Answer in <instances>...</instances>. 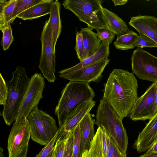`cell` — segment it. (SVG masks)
<instances>
[{
  "mask_svg": "<svg viewBox=\"0 0 157 157\" xmlns=\"http://www.w3.org/2000/svg\"><path fill=\"white\" fill-rule=\"evenodd\" d=\"M54 2L52 0H43L24 11L17 17L23 20H32L50 14Z\"/></svg>",
  "mask_w": 157,
  "mask_h": 157,
  "instance_id": "cell-20",
  "label": "cell"
},
{
  "mask_svg": "<svg viewBox=\"0 0 157 157\" xmlns=\"http://www.w3.org/2000/svg\"><path fill=\"white\" fill-rule=\"evenodd\" d=\"M138 81L133 74L114 69L104 85L103 98L118 113L122 120L129 115L138 98Z\"/></svg>",
  "mask_w": 157,
  "mask_h": 157,
  "instance_id": "cell-1",
  "label": "cell"
},
{
  "mask_svg": "<svg viewBox=\"0 0 157 157\" xmlns=\"http://www.w3.org/2000/svg\"><path fill=\"white\" fill-rule=\"evenodd\" d=\"M76 40L75 49L78 59L81 61L82 60L84 46L82 36L80 32L77 31L76 33Z\"/></svg>",
  "mask_w": 157,
  "mask_h": 157,
  "instance_id": "cell-32",
  "label": "cell"
},
{
  "mask_svg": "<svg viewBox=\"0 0 157 157\" xmlns=\"http://www.w3.org/2000/svg\"><path fill=\"white\" fill-rule=\"evenodd\" d=\"M97 35L101 42L110 44L113 41L115 34L108 28H100L96 29Z\"/></svg>",
  "mask_w": 157,
  "mask_h": 157,
  "instance_id": "cell-28",
  "label": "cell"
},
{
  "mask_svg": "<svg viewBox=\"0 0 157 157\" xmlns=\"http://www.w3.org/2000/svg\"><path fill=\"white\" fill-rule=\"evenodd\" d=\"M139 37L135 32L130 30L127 33L118 36L114 42L116 48L120 50H128L134 48L133 44Z\"/></svg>",
  "mask_w": 157,
  "mask_h": 157,
  "instance_id": "cell-24",
  "label": "cell"
},
{
  "mask_svg": "<svg viewBox=\"0 0 157 157\" xmlns=\"http://www.w3.org/2000/svg\"><path fill=\"white\" fill-rule=\"evenodd\" d=\"M58 132L51 141L43 148L36 157H53L55 145L57 140Z\"/></svg>",
  "mask_w": 157,
  "mask_h": 157,
  "instance_id": "cell-29",
  "label": "cell"
},
{
  "mask_svg": "<svg viewBox=\"0 0 157 157\" xmlns=\"http://www.w3.org/2000/svg\"><path fill=\"white\" fill-rule=\"evenodd\" d=\"M129 24L139 33L146 36L157 44V18L148 15H139L132 17Z\"/></svg>",
  "mask_w": 157,
  "mask_h": 157,
  "instance_id": "cell-15",
  "label": "cell"
},
{
  "mask_svg": "<svg viewBox=\"0 0 157 157\" xmlns=\"http://www.w3.org/2000/svg\"><path fill=\"white\" fill-rule=\"evenodd\" d=\"M82 157H90L88 150H86L83 153Z\"/></svg>",
  "mask_w": 157,
  "mask_h": 157,
  "instance_id": "cell-41",
  "label": "cell"
},
{
  "mask_svg": "<svg viewBox=\"0 0 157 157\" xmlns=\"http://www.w3.org/2000/svg\"><path fill=\"white\" fill-rule=\"evenodd\" d=\"M139 157H157V152L145 153Z\"/></svg>",
  "mask_w": 157,
  "mask_h": 157,
  "instance_id": "cell-39",
  "label": "cell"
},
{
  "mask_svg": "<svg viewBox=\"0 0 157 157\" xmlns=\"http://www.w3.org/2000/svg\"><path fill=\"white\" fill-rule=\"evenodd\" d=\"M3 148L0 147V157H5L3 154Z\"/></svg>",
  "mask_w": 157,
  "mask_h": 157,
  "instance_id": "cell-42",
  "label": "cell"
},
{
  "mask_svg": "<svg viewBox=\"0 0 157 157\" xmlns=\"http://www.w3.org/2000/svg\"><path fill=\"white\" fill-rule=\"evenodd\" d=\"M72 132L67 139L63 157H72L73 156V137Z\"/></svg>",
  "mask_w": 157,
  "mask_h": 157,
  "instance_id": "cell-35",
  "label": "cell"
},
{
  "mask_svg": "<svg viewBox=\"0 0 157 157\" xmlns=\"http://www.w3.org/2000/svg\"><path fill=\"white\" fill-rule=\"evenodd\" d=\"M12 75L10 81H6L8 94L1 114L8 125H11L16 120L30 80L25 69L21 66H17Z\"/></svg>",
  "mask_w": 157,
  "mask_h": 157,
  "instance_id": "cell-4",
  "label": "cell"
},
{
  "mask_svg": "<svg viewBox=\"0 0 157 157\" xmlns=\"http://www.w3.org/2000/svg\"><path fill=\"white\" fill-rule=\"evenodd\" d=\"M41 53L38 67L48 82H52L56 79L55 76V49L54 48L52 31L50 20L45 21L40 38Z\"/></svg>",
  "mask_w": 157,
  "mask_h": 157,
  "instance_id": "cell-7",
  "label": "cell"
},
{
  "mask_svg": "<svg viewBox=\"0 0 157 157\" xmlns=\"http://www.w3.org/2000/svg\"><path fill=\"white\" fill-rule=\"evenodd\" d=\"M19 0H0V29L9 25L12 21V15Z\"/></svg>",
  "mask_w": 157,
  "mask_h": 157,
  "instance_id": "cell-23",
  "label": "cell"
},
{
  "mask_svg": "<svg viewBox=\"0 0 157 157\" xmlns=\"http://www.w3.org/2000/svg\"><path fill=\"white\" fill-rule=\"evenodd\" d=\"M67 139L62 141L57 140L55 145L53 157H63Z\"/></svg>",
  "mask_w": 157,
  "mask_h": 157,
  "instance_id": "cell-34",
  "label": "cell"
},
{
  "mask_svg": "<svg viewBox=\"0 0 157 157\" xmlns=\"http://www.w3.org/2000/svg\"><path fill=\"white\" fill-rule=\"evenodd\" d=\"M109 139V136L98 127L90 144L88 150L90 157H106Z\"/></svg>",
  "mask_w": 157,
  "mask_h": 157,
  "instance_id": "cell-16",
  "label": "cell"
},
{
  "mask_svg": "<svg viewBox=\"0 0 157 157\" xmlns=\"http://www.w3.org/2000/svg\"><path fill=\"white\" fill-rule=\"evenodd\" d=\"M94 116L90 113H88L79 124L82 155L84 151L88 150L90 142L95 134L94 125L95 121L93 118Z\"/></svg>",
  "mask_w": 157,
  "mask_h": 157,
  "instance_id": "cell-18",
  "label": "cell"
},
{
  "mask_svg": "<svg viewBox=\"0 0 157 157\" xmlns=\"http://www.w3.org/2000/svg\"><path fill=\"white\" fill-rule=\"evenodd\" d=\"M28 145L25 147L17 157H27Z\"/></svg>",
  "mask_w": 157,
  "mask_h": 157,
  "instance_id": "cell-38",
  "label": "cell"
},
{
  "mask_svg": "<svg viewBox=\"0 0 157 157\" xmlns=\"http://www.w3.org/2000/svg\"><path fill=\"white\" fill-rule=\"evenodd\" d=\"M73 137V148L72 157H82L80 136L79 124L72 132Z\"/></svg>",
  "mask_w": 157,
  "mask_h": 157,
  "instance_id": "cell-27",
  "label": "cell"
},
{
  "mask_svg": "<svg viewBox=\"0 0 157 157\" xmlns=\"http://www.w3.org/2000/svg\"><path fill=\"white\" fill-rule=\"evenodd\" d=\"M43 0H19L12 14V21L13 22L20 14L31 7L41 2Z\"/></svg>",
  "mask_w": 157,
  "mask_h": 157,
  "instance_id": "cell-25",
  "label": "cell"
},
{
  "mask_svg": "<svg viewBox=\"0 0 157 157\" xmlns=\"http://www.w3.org/2000/svg\"><path fill=\"white\" fill-rule=\"evenodd\" d=\"M30 129L27 118L14 123L9 135L7 143L9 157H17L28 144Z\"/></svg>",
  "mask_w": 157,
  "mask_h": 157,
  "instance_id": "cell-11",
  "label": "cell"
},
{
  "mask_svg": "<svg viewBox=\"0 0 157 157\" xmlns=\"http://www.w3.org/2000/svg\"><path fill=\"white\" fill-rule=\"evenodd\" d=\"M110 59L104 58L92 65L74 72L67 74H59L60 78L70 81L88 83L97 82L102 78V74Z\"/></svg>",
  "mask_w": 157,
  "mask_h": 157,
  "instance_id": "cell-12",
  "label": "cell"
},
{
  "mask_svg": "<svg viewBox=\"0 0 157 157\" xmlns=\"http://www.w3.org/2000/svg\"><path fill=\"white\" fill-rule=\"evenodd\" d=\"M80 32L82 36L84 46L83 60L96 52L102 42L97 33L88 26L82 28Z\"/></svg>",
  "mask_w": 157,
  "mask_h": 157,
  "instance_id": "cell-19",
  "label": "cell"
},
{
  "mask_svg": "<svg viewBox=\"0 0 157 157\" xmlns=\"http://www.w3.org/2000/svg\"><path fill=\"white\" fill-rule=\"evenodd\" d=\"M106 157H126L120 151L113 140L109 136Z\"/></svg>",
  "mask_w": 157,
  "mask_h": 157,
  "instance_id": "cell-31",
  "label": "cell"
},
{
  "mask_svg": "<svg viewBox=\"0 0 157 157\" xmlns=\"http://www.w3.org/2000/svg\"><path fill=\"white\" fill-rule=\"evenodd\" d=\"M95 103L93 99H90L78 106L68 117L63 124L59 127L57 140L62 141L67 139L84 117L90 113Z\"/></svg>",
  "mask_w": 157,
  "mask_h": 157,
  "instance_id": "cell-13",
  "label": "cell"
},
{
  "mask_svg": "<svg viewBox=\"0 0 157 157\" xmlns=\"http://www.w3.org/2000/svg\"><path fill=\"white\" fill-rule=\"evenodd\" d=\"M60 6L61 4L59 1H54L49 18L52 31L53 45L55 49L62 28L60 14Z\"/></svg>",
  "mask_w": 157,
  "mask_h": 157,
  "instance_id": "cell-22",
  "label": "cell"
},
{
  "mask_svg": "<svg viewBox=\"0 0 157 157\" xmlns=\"http://www.w3.org/2000/svg\"><path fill=\"white\" fill-rule=\"evenodd\" d=\"M102 9L107 28L117 36L126 34L130 31L126 23L118 15L103 7Z\"/></svg>",
  "mask_w": 157,
  "mask_h": 157,
  "instance_id": "cell-21",
  "label": "cell"
},
{
  "mask_svg": "<svg viewBox=\"0 0 157 157\" xmlns=\"http://www.w3.org/2000/svg\"><path fill=\"white\" fill-rule=\"evenodd\" d=\"M114 6L123 5L127 2V0H112Z\"/></svg>",
  "mask_w": 157,
  "mask_h": 157,
  "instance_id": "cell-37",
  "label": "cell"
},
{
  "mask_svg": "<svg viewBox=\"0 0 157 157\" xmlns=\"http://www.w3.org/2000/svg\"><path fill=\"white\" fill-rule=\"evenodd\" d=\"M95 92L89 83L70 81L61 92V95L55 110L59 127L62 125L68 117L83 102L93 99Z\"/></svg>",
  "mask_w": 157,
  "mask_h": 157,
  "instance_id": "cell-2",
  "label": "cell"
},
{
  "mask_svg": "<svg viewBox=\"0 0 157 157\" xmlns=\"http://www.w3.org/2000/svg\"><path fill=\"white\" fill-rule=\"evenodd\" d=\"M157 84V82H153L143 94L137 98L129 115L131 120H149L157 112L154 103Z\"/></svg>",
  "mask_w": 157,
  "mask_h": 157,
  "instance_id": "cell-10",
  "label": "cell"
},
{
  "mask_svg": "<svg viewBox=\"0 0 157 157\" xmlns=\"http://www.w3.org/2000/svg\"></svg>",
  "mask_w": 157,
  "mask_h": 157,
  "instance_id": "cell-43",
  "label": "cell"
},
{
  "mask_svg": "<svg viewBox=\"0 0 157 157\" xmlns=\"http://www.w3.org/2000/svg\"><path fill=\"white\" fill-rule=\"evenodd\" d=\"M134 48L157 47V44L145 35L139 34V37L133 44Z\"/></svg>",
  "mask_w": 157,
  "mask_h": 157,
  "instance_id": "cell-30",
  "label": "cell"
},
{
  "mask_svg": "<svg viewBox=\"0 0 157 157\" xmlns=\"http://www.w3.org/2000/svg\"><path fill=\"white\" fill-rule=\"evenodd\" d=\"M1 31L2 33V46L4 50L9 49L14 40L12 29L10 25L3 29Z\"/></svg>",
  "mask_w": 157,
  "mask_h": 157,
  "instance_id": "cell-26",
  "label": "cell"
},
{
  "mask_svg": "<svg viewBox=\"0 0 157 157\" xmlns=\"http://www.w3.org/2000/svg\"><path fill=\"white\" fill-rule=\"evenodd\" d=\"M8 94L6 82L0 74V104L4 105L6 103Z\"/></svg>",
  "mask_w": 157,
  "mask_h": 157,
  "instance_id": "cell-33",
  "label": "cell"
},
{
  "mask_svg": "<svg viewBox=\"0 0 157 157\" xmlns=\"http://www.w3.org/2000/svg\"><path fill=\"white\" fill-rule=\"evenodd\" d=\"M154 103L155 106L157 109V84L156 88V90L154 98Z\"/></svg>",
  "mask_w": 157,
  "mask_h": 157,
  "instance_id": "cell-40",
  "label": "cell"
},
{
  "mask_svg": "<svg viewBox=\"0 0 157 157\" xmlns=\"http://www.w3.org/2000/svg\"><path fill=\"white\" fill-rule=\"evenodd\" d=\"M133 73L141 79L157 83V57L137 48L131 57Z\"/></svg>",
  "mask_w": 157,
  "mask_h": 157,
  "instance_id": "cell-8",
  "label": "cell"
},
{
  "mask_svg": "<svg viewBox=\"0 0 157 157\" xmlns=\"http://www.w3.org/2000/svg\"><path fill=\"white\" fill-rule=\"evenodd\" d=\"M27 118L31 139L40 145H47L57 133L58 128L55 119L37 106L33 109Z\"/></svg>",
  "mask_w": 157,
  "mask_h": 157,
  "instance_id": "cell-6",
  "label": "cell"
},
{
  "mask_svg": "<svg viewBox=\"0 0 157 157\" xmlns=\"http://www.w3.org/2000/svg\"><path fill=\"white\" fill-rule=\"evenodd\" d=\"M102 0H66L62 5L92 29L108 28L102 11Z\"/></svg>",
  "mask_w": 157,
  "mask_h": 157,
  "instance_id": "cell-5",
  "label": "cell"
},
{
  "mask_svg": "<svg viewBox=\"0 0 157 157\" xmlns=\"http://www.w3.org/2000/svg\"><path fill=\"white\" fill-rule=\"evenodd\" d=\"M96 124L111 138L121 152L126 155L128 137L122 120L104 98L100 101L96 116Z\"/></svg>",
  "mask_w": 157,
  "mask_h": 157,
  "instance_id": "cell-3",
  "label": "cell"
},
{
  "mask_svg": "<svg viewBox=\"0 0 157 157\" xmlns=\"http://www.w3.org/2000/svg\"><path fill=\"white\" fill-rule=\"evenodd\" d=\"M45 84L41 74L35 73L31 77L15 123L20 122L24 117L27 118L33 109L37 106L43 97Z\"/></svg>",
  "mask_w": 157,
  "mask_h": 157,
  "instance_id": "cell-9",
  "label": "cell"
},
{
  "mask_svg": "<svg viewBox=\"0 0 157 157\" xmlns=\"http://www.w3.org/2000/svg\"><path fill=\"white\" fill-rule=\"evenodd\" d=\"M109 46V44L102 42L98 50L94 54L83 59L72 67L59 71V73H71L95 63L104 58H108L110 54Z\"/></svg>",
  "mask_w": 157,
  "mask_h": 157,
  "instance_id": "cell-17",
  "label": "cell"
},
{
  "mask_svg": "<svg viewBox=\"0 0 157 157\" xmlns=\"http://www.w3.org/2000/svg\"><path fill=\"white\" fill-rule=\"evenodd\" d=\"M157 136V112L140 133L133 145L139 153L147 151Z\"/></svg>",
  "mask_w": 157,
  "mask_h": 157,
  "instance_id": "cell-14",
  "label": "cell"
},
{
  "mask_svg": "<svg viewBox=\"0 0 157 157\" xmlns=\"http://www.w3.org/2000/svg\"><path fill=\"white\" fill-rule=\"evenodd\" d=\"M154 152H157V142L153 143L151 147L147 151L146 153Z\"/></svg>",
  "mask_w": 157,
  "mask_h": 157,
  "instance_id": "cell-36",
  "label": "cell"
}]
</instances>
